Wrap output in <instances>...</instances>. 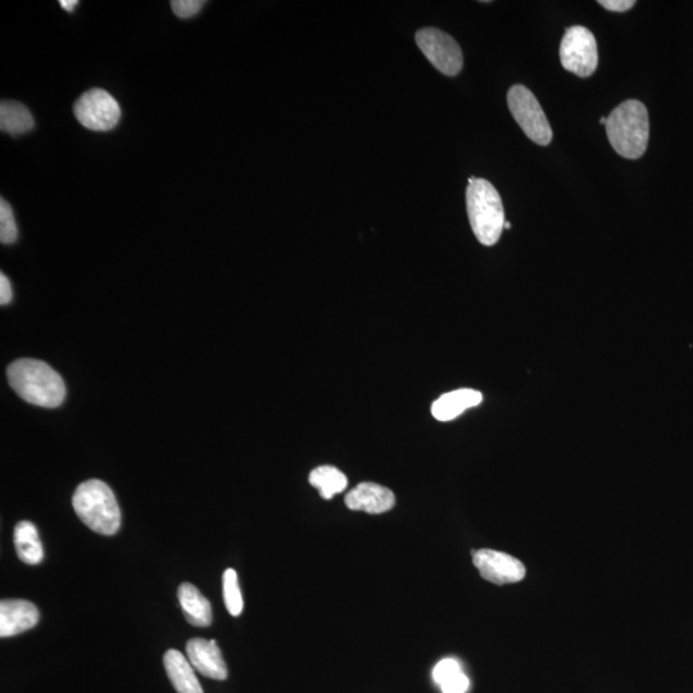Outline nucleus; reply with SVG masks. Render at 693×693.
Returning a JSON list of instances; mask_svg holds the SVG:
<instances>
[{"mask_svg": "<svg viewBox=\"0 0 693 693\" xmlns=\"http://www.w3.org/2000/svg\"><path fill=\"white\" fill-rule=\"evenodd\" d=\"M7 377L13 391L31 405L54 409L65 401V382L43 361L22 359L12 362Z\"/></svg>", "mask_w": 693, "mask_h": 693, "instance_id": "nucleus-1", "label": "nucleus"}, {"mask_svg": "<svg viewBox=\"0 0 693 693\" xmlns=\"http://www.w3.org/2000/svg\"><path fill=\"white\" fill-rule=\"evenodd\" d=\"M611 147L628 160H637L645 154L650 137L649 112L640 101L619 104L605 125Z\"/></svg>", "mask_w": 693, "mask_h": 693, "instance_id": "nucleus-2", "label": "nucleus"}, {"mask_svg": "<svg viewBox=\"0 0 693 693\" xmlns=\"http://www.w3.org/2000/svg\"><path fill=\"white\" fill-rule=\"evenodd\" d=\"M72 506L81 522L93 532L113 536L121 527V511L112 489L98 479L81 483L72 497Z\"/></svg>", "mask_w": 693, "mask_h": 693, "instance_id": "nucleus-3", "label": "nucleus"}, {"mask_svg": "<svg viewBox=\"0 0 693 693\" xmlns=\"http://www.w3.org/2000/svg\"><path fill=\"white\" fill-rule=\"evenodd\" d=\"M466 207L475 237L483 246H495L505 229V211L500 194L488 180L471 176Z\"/></svg>", "mask_w": 693, "mask_h": 693, "instance_id": "nucleus-4", "label": "nucleus"}, {"mask_svg": "<svg viewBox=\"0 0 693 693\" xmlns=\"http://www.w3.org/2000/svg\"><path fill=\"white\" fill-rule=\"evenodd\" d=\"M507 104L511 115L532 142L538 146H548L551 143L550 122L531 90L523 85H514L507 93Z\"/></svg>", "mask_w": 693, "mask_h": 693, "instance_id": "nucleus-5", "label": "nucleus"}, {"mask_svg": "<svg viewBox=\"0 0 693 693\" xmlns=\"http://www.w3.org/2000/svg\"><path fill=\"white\" fill-rule=\"evenodd\" d=\"M560 61L565 70L579 77L595 74L599 65L595 35L583 26L569 27L561 40Z\"/></svg>", "mask_w": 693, "mask_h": 693, "instance_id": "nucleus-6", "label": "nucleus"}, {"mask_svg": "<svg viewBox=\"0 0 693 693\" xmlns=\"http://www.w3.org/2000/svg\"><path fill=\"white\" fill-rule=\"evenodd\" d=\"M75 117L84 128L92 131H110L119 125V102L106 90L94 88L81 95L74 107Z\"/></svg>", "mask_w": 693, "mask_h": 693, "instance_id": "nucleus-7", "label": "nucleus"}, {"mask_svg": "<svg viewBox=\"0 0 693 693\" xmlns=\"http://www.w3.org/2000/svg\"><path fill=\"white\" fill-rule=\"evenodd\" d=\"M420 51L439 72L446 76L459 75L464 65L460 45L445 31L425 27L416 33Z\"/></svg>", "mask_w": 693, "mask_h": 693, "instance_id": "nucleus-8", "label": "nucleus"}, {"mask_svg": "<svg viewBox=\"0 0 693 693\" xmlns=\"http://www.w3.org/2000/svg\"><path fill=\"white\" fill-rule=\"evenodd\" d=\"M473 563L479 570L480 577L486 581L495 583L497 586L502 584L518 583L523 581L527 569L522 561L505 552L488 550L473 551Z\"/></svg>", "mask_w": 693, "mask_h": 693, "instance_id": "nucleus-9", "label": "nucleus"}, {"mask_svg": "<svg viewBox=\"0 0 693 693\" xmlns=\"http://www.w3.org/2000/svg\"><path fill=\"white\" fill-rule=\"evenodd\" d=\"M187 655L190 664L203 677L215 681H225L228 678V667L215 640L193 638L188 642Z\"/></svg>", "mask_w": 693, "mask_h": 693, "instance_id": "nucleus-10", "label": "nucleus"}, {"mask_svg": "<svg viewBox=\"0 0 693 693\" xmlns=\"http://www.w3.org/2000/svg\"><path fill=\"white\" fill-rule=\"evenodd\" d=\"M346 505L348 509L353 511H364V513L378 515L392 510L396 505V497L387 487L365 482L347 493Z\"/></svg>", "mask_w": 693, "mask_h": 693, "instance_id": "nucleus-11", "label": "nucleus"}, {"mask_svg": "<svg viewBox=\"0 0 693 693\" xmlns=\"http://www.w3.org/2000/svg\"><path fill=\"white\" fill-rule=\"evenodd\" d=\"M39 622V610L26 600L0 602V637H13L33 629Z\"/></svg>", "mask_w": 693, "mask_h": 693, "instance_id": "nucleus-12", "label": "nucleus"}, {"mask_svg": "<svg viewBox=\"0 0 693 693\" xmlns=\"http://www.w3.org/2000/svg\"><path fill=\"white\" fill-rule=\"evenodd\" d=\"M483 394L475 389H457L443 394L432 406V414L439 421H451L459 418L466 410L480 405Z\"/></svg>", "mask_w": 693, "mask_h": 693, "instance_id": "nucleus-13", "label": "nucleus"}, {"mask_svg": "<svg viewBox=\"0 0 693 693\" xmlns=\"http://www.w3.org/2000/svg\"><path fill=\"white\" fill-rule=\"evenodd\" d=\"M167 676L178 693H205L193 665L178 650H169L163 656Z\"/></svg>", "mask_w": 693, "mask_h": 693, "instance_id": "nucleus-14", "label": "nucleus"}, {"mask_svg": "<svg viewBox=\"0 0 693 693\" xmlns=\"http://www.w3.org/2000/svg\"><path fill=\"white\" fill-rule=\"evenodd\" d=\"M178 599L188 623L194 627H208L212 623L210 601L193 584L183 583L179 587Z\"/></svg>", "mask_w": 693, "mask_h": 693, "instance_id": "nucleus-15", "label": "nucleus"}, {"mask_svg": "<svg viewBox=\"0 0 693 693\" xmlns=\"http://www.w3.org/2000/svg\"><path fill=\"white\" fill-rule=\"evenodd\" d=\"M13 539H15L18 559L22 563L29 565L42 563L44 559L43 543L40 541L38 529H36L33 523L26 522V520L18 523Z\"/></svg>", "mask_w": 693, "mask_h": 693, "instance_id": "nucleus-16", "label": "nucleus"}, {"mask_svg": "<svg viewBox=\"0 0 693 693\" xmlns=\"http://www.w3.org/2000/svg\"><path fill=\"white\" fill-rule=\"evenodd\" d=\"M34 126V117L24 104L15 101H3L0 104V129L3 133L17 137L29 133Z\"/></svg>", "mask_w": 693, "mask_h": 693, "instance_id": "nucleus-17", "label": "nucleus"}, {"mask_svg": "<svg viewBox=\"0 0 693 693\" xmlns=\"http://www.w3.org/2000/svg\"><path fill=\"white\" fill-rule=\"evenodd\" d=\"M310 484L319 489L324 500H332L335 495L342 493L348 486V479L341 470L334 466H319L311 471Z\"/></svg>", "mask_w": 693, "mask_h": 693, "instance_id": "nucleus-18", "label": "nucleus"}, {"mask_svg": "<svg viewBox=\"0 0 693 693\" xmlns=\"http://www.w3.org/2000/svg\"><path fill=\"white\" fill-rule=\"evenodd\" d=\"M224 601L229 614L239 616L243 613L244 602L240 591L238 574L234 569H226L223 577Z\"/></svg>", "mask_w": 693, "mask_h": 693, "instance_id": "nucleus-19", "label": "nucleus"}, {"mask_svg": "<svg viewBox=\"0 0 693 693\" xmlns=\"http://www.w3.org/2000/svg\"><path fill=\"white\" fill-rule=\"evenodd\" d=\"M18 237V230L15 215L7 201H0V242L3 244L15 243Z\"/></svg>", "mask_w": 693, "mask_h": 693, "instance_id": "nucleus-20", "label": "nucleus"}, {"mask_svg": "<svg viewBox=\"0 0 693 693\" xmlns=\"http://www.w3.org/2000/svg\"><path fill=\"white\" fill-rule=\"evenodd\" d=\"M461 670L462 669L459 661L451 658L443 659L439 661L436 668L433 670L434 682L441 686L447 681V679L454 677L455 674L461 672Z\"/></svg>", "mask_w": 693, "mask_h": 693, "instance_id": "nucleus-21", "label": "nucleus"}, {"mask_svg": "<svg viewBox=\"0 0 693 693\" xmlns=\"http://www.w3.org/2000/svg\"><path fill=\"white\" fill-rule=\"evenodd\" d=\"M205 4L202 0H172L171 8L179 18H190L196 16Z\"/></svg>", "mask_w": 693, "mask_h": 693, "instance_id": "nucleus-22", "label": "nucleus"}, {"mask_svg": "<svg viewBox=\"0 0 693 693\" xmlns=\"http://www.w3.org/2000/svg\"><path fill=\"white\" fill-rule=\"evenodd\" d=\"M469 687V678L466 677V674L461 670V672L455 674L454 677L447 679V681L441 685V690L443 693H466Z\"/></svg>", "mask_w": 693, "mask_h": 693, "instance_id": "nucleus-23", "label": "nucleus"}, {"mask_svg": "<svg viewBox=\"0 0 693 693\" xmlns=\"http://www.w3.org/2000/svg\"><path fill=\"white\" fill-rule=\"evenodd\" d=\"M600 6L611 12H625L634 7V0H600Z\"/></svg>", "mask_w": 693, "mask_h": 693, "instance_id": "nucleus-24", "label": "nucleus"}, {"mask_svg": "<svg viewBox=\"0 0 693 693\" xmlns=\"http://www.w3.org/2000/svg\"><path fill=\"white\" fill-rule=\"evenodd\" d=\"M12 285L6 275L0 274V303L2 306L8 305L12 301Z\"/></svg>", "mask_w": 693, "mask_h": 693, "instance_id": "nucleus-25", "label": "nucleus"}, {"mask_svg": "<svg viewBox=\"0 0 693 693\" xmlns=\"http://www.w3.org/2000/svg\"><path fill=\"white\" fill-rule=\"evenodd\" d=\"M77 4H79L77 0H60V6L67 12L74 11Z\"/></svg>", "mask_w": 693, "mask_h": 693, "instance_id": "nucleus-26", "label": "nucleus"}, {"mask_svg": "<svg viewBox=\"0 0 693 693\" xmlns=\"http://www.w3.org/2000/svg\"><path fill=\"white\" fill-rule=\"evenodd\" d=\"M606 122H608V117H601V119H600V124H601V125H606Z\"/></svg>", "mask_w": 693, "mask_h": 693, "instance_id": "nucleus-27", "label": "nucleus"}, {"mask_svg": "<svg viewBox=\"0 0 693 693\" xmlns=\"http://www.w3.org/2000/svg\"><path fill=\"white\" fill-rule=\"evenodd\" d=\"M505 229H511V224H510V223H507V221H506V223H505Z\"/></svg>", "mask_w": 693, "mask_h": 693, "instance_id": "nucleus-28", "label": "nucleus"}]
</instances>
